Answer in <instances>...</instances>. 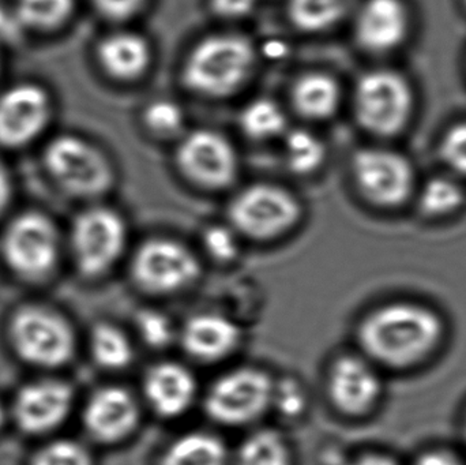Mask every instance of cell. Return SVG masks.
Returning a JSON list of instances; mask_svg holds the SVG:
<instances>
[{
    "instance_id": "30bf717a",
    "label": "cell",
    "mask_w": 466,
    "mask_h": 465,
    "mask_svg": "<svg viewBox=\"0 0 466 465\" xmlns=\"http://www.w3.org/2000/svg\"><path fill=\"white\" fill-rule=\"evenodd\" d=\"M352 174L364 199L383 209L401 207L415 190V169L401 153L382 147L353 156Z\"/></svg>"
},
{
    "instance_id": "44dd1931",
    "label": "cell",
    "mask_w": 466,
    "mask_h": 465,
    "mask_svg": "<svg viewBox=\"0 0 466 465\" xmlns=\"http://www.w3.org/2000/svg\"><path fill=\"white\" fill-rule=\"evenodd\" d=\"M293 104L309 119L323 120L333 116L341 103V89L328 74H307L293 87Z\"/></svg>"
},
{
    "instance_id": "cb8c5ba5",
    "label": "cell",
    "mask_w": 466,
    "mask_h": 465,
    "mask_svg": "<svg viewBox=\"0 0 466 465\" xmlns=\"http://www.w3.org/2000/svg\"><path fill=\"white\" fill-rule=\"evenodd\" d=\"M358 0H290L293 24L306 32H322L341 22L356 8Z\"/></svg>"
},
{
    "instance_id": "e0dca14e",
    "label": "cell",
    "mask_w": 466,
    "mask_h": 465,
    "mask_svg": "<svg viewBox=\"0 0 466 465\" xmlns=\"http://www.w3.org/2000/svg\"><path fill=\"white\" fill-rule=\"evenodd\" d=\"M73 406V390L62 381H38L18 393L14 415L22 430L46 433L67 418Z\"/></svg>"
},
{
    "instance_id": "277c9868",
    "label": "cell",
    "mask_w": 466,
    "mask_h": 465,
    "mask_svg": "<svg viewBox=\"0 0 466 465\" xmlns=\"http://www.w3.org/2000/svg\"><path fill=\"white\" fill-rule=\"evenodd\" d=\"M44 167L57 186L70 196L93 198L114 185V169L108 158L79 136H59L46 144Z\"/></svg>"
},
{
    "instance_id": "60d3db41",
    "label": "cell",
    "mask_w": 466,
    "mask_h": 465,
    "mask_svg": "<svg viewBox=\"0 0 466 465\" xmlns=\"http://www.w3.org/2000/svg\"><path fill=\"white\" fill-rule=\"evenodd\" d=\"M347 465H399L393 459L388 458L383 455H366L361 458L356 459V460L350 461Z\"/></svg>"
},
{
    "instance_id": "d6a6232c",
    "label": "cell",
    "mask_w": 466,
    "mask_h": 465,
    "mask_svg": "<svg viewBox=\"0 0 466 465\" xmlns=\"http://www.w3.org/2000/svg\"><path fill=\"white\" fill-rule=\"evenodd\" d=\"M271 407H274L282 417H300L307 409L306 390L295 379H287L274 382Z\"/></svg>"
},
{
    "instance_id": "f1b7e54d",
    "label": "cell",
    "mask_w": 466,
    "mask_h": 465,
    "mask_svg": "<svg viewBox=\"0 0 466 465\" xmlns=\"http://www.w3.org/2000/svg\"><path fill=\"white\" fill-rule=\"evenodd\" d=\"M322 141L307 130L289 131L285 138V160L295 174L307 175L317 171L325 161Z\"/></svg>"
},
{
    "instance_id": "7a4b0ae2",
    "label": "cell",
    "mask_w": 466,
    "mask_h": 465,
    "mask_svg": "<svg viewBox=\"0 0 466 465\" xmlns=\"http://www.w3.org/2000/svg\"><path fill=\"white\" fill-rule=\"evenodd\" d=\"M254 62V48L246 38L212 35L191 52L185 66V81L199 95L223 97L236 92L248 79Z\"/></svg>"
},
{
    "instance_id": "f35d334b",
    "label": "cell",
    "mask_w": 466,
    "mask_h": 465,
    "mask_svg": "<svg viewBox=\"0 0 466 465\" xmlns=\"http://www.w3.org/2000/svg\"><path fill=\"white\" fill-rule=\"evenodd\" d=\"M415 465H464L456 456L446 450H431L419 458Z\"/></svg>"
},
{
    "instance_id": "ba28073f",
    "label": "cell",
    "mask_w": 466,
    "mask_h": 465,
    "mask_svg": "<svg viewBox=\"0 0 466 465\" xmlns=\"http://www.w3.org/2000/svg\"><path fill=\"white\" fill-rule=\"evenodd\" d=\"M127 245V226L119 213L97 207L74 221L71 246L76 267L87 278L108 272L122 258Z\"/></svg>"
},
{
    "instance_id": "1f68e13d",
    "label": "cell",
    "mask_w": 466,
    "mask_h": 465,
    "mask_svg": "<svg viewBox=\"0 0 466 465\" xmlns=\"http://www.w3.org/2000/svg\"><path fill=\"white\" fill-rule=\"evenodd\" d=\"M32 465H92V458L78 442L56 441L43 448Z\"/></svg>"
},
{
    "instance_id": "e575fe53",
    "label": "cell",
    "mask_w": 466,
    "mask_h": 465,
    "mask_svg": "<svg viewBox=\"0 0 466 465\" xmlns=\"http://www.w3.org/2000/svg\"><path fill=\"white\" fill-rule=\"evenodd\" d=\"M238 235L232 227H209L204 234L205 250L216 261L231 262L238 253Z\"/></svg>"
},
{
    "instance_id": "ab89813d",
    "label": "cell",
    "mask_w": 466,
    "mask_h": 465,
    "mask_svg": "<svg viewBox=\"0 0 466 465\" xmlns=\"http://www.w3.org/2000/svg\"><path fill=\"white\" fill-rule=\"evenodd\" d=\"M11 196H13V182H11L10 172L3 161H0V215L10 204Z\"/></svg>"
},
{
    "instance_id": "9a60e30c",
    "label": "cell",
    "mask_w": 466,
    "mask_h": 465,
    "mask_svg": "<svg viewBox=\"0 0 466 465\" xmlns=\"http://www.w3.org/2000/svg\"><path fill=\"white\" fill-rule=\"evenodd\" d=\"M412 18L404 0H366L356 13L358 43L371 54L397 51L410 35Z\"/></svg>"
},
{
    "instance_id": "83f0119b",
    "label": "cell",
    "mask_w": 466,
    "mask_h": 465,
    "mask_svg": "<svg viewBox=\"0 0 466 465\" xmlns=\"http://www.w3.org/2000/svg\"><path fill=\"white\" fill-rule=\"evenodd\" d=\"M240 126L247 136L259 141L284 133L287 117L281 106L268 98L251 101L240 115Z\"/></svg>"
},
{
    "instance_id": "8d00e7d4",
    "label": "cell",
    "mask_w": 466,
    "mask_h": 465,
    "mask_svg": "<svg viewBox=\"0 0 466 465\" xmlns=\"http://www.w3.org/2000/svg\"><path fill=\"white\" fill-rule=\"evenodd\" d=\"M24 32L13 8L0 5V51L5 46L18 43Z\"/></svg>"
},
{
    "instance_id": "f546056e",
    "label": "cell",
    "mask_w": 466,
    "mask_h": 465,
    "mask_svg": "<svg viewBox=\"0 0 466 465\" xmlns=\"http://www.w3.org/2000/svg\"><path fill=\"white\" fill-rule=\"evenodd\" d=\"M136 327L142 341L156 349L171 346L177 336V328L171 318L167 314L152 308L137 314Z\"/></svg>"
},
{
    "instance_id": "9c48e42d",
    "label": "cell",
    "mask_w": 466,
    "mask_h": 465,
    "mask_svg": "<svg viewBox=\"0 0 466 465\" xmlns=\"http://www.w3.org/2000/svg\"><path fill=\"white\" fill-rule=\"evenodd\" d=\"M130 270L134 283L142 291L171 295L191 286L201 267L193 251L182 243L156 238L137 248Z\"/></svg>"
},
{
    "instance_id": "2e32d148",
    "label": "cell",
    "mask_w": 466,
    "mask_h": 465,
    "mask_svg": "<svg viewBox=\"0 0 466 465\" xmlns=\"http://www.w3.org/2000/svg\"><path fill=\"white\" fill-rule=\"evenodd\" d=\"M84 422L87 433L97 441L106 444L122 441L138 426V403L125 388H103L87 401Z\"/></svg>"
},
{
    "instance_id": "4316f807",
    "label": "cell",
    "mask_w": 466,
    "mask_h": 465,
    "mask_svg": "<svg viewBox=\"0 0 466 465\" xmlns=\"http://www.w3.org/2000/svg\"><path fill=\"white\" fill-rule=\"evenodd\" d=\"M236 465H292L284 437L274 430H259L244 440Z\"/></svg>"
},
{
    "instance_id": "74e56055",
    "label": "cell",
    "mask_w": 466,
    "mask_h": 465,
    "mask_svg": "<svg viewBox=\"0 0 466 465\" xmlns=\"http://www.w3.org/2000/svg\"><path fill=\"white\" fill-rule=\"evenodd\" d=\"M213 7L227 18H243L254 10L257 0H212Z\"/></svg>"
},
{
    "instance_id": "4fadbf2b",
    "label": "cell",
    "mask_w": 466,
    "mask_h": 465,
    "mask_svg": "<svg viewBox=\"0 0 466 465\" xmlns=\"http://www.w3.org/2000/svg\"><path fill=\"white\" fill-rule=\"evenodd\" d=\"M183 174L207 188H223L238 175V156L228 139L210 130L188 134L177 149Z\"/></svg>"
},
{
    "instance_id": "7c38bea8",
    "label": "cell",
    "mask_w": 466,
    "mask_h": 465,
    "mask_svg": "<svg viewBox=\"0 0 466 465\" xmlns=\"http://www.w3.org/2000/svg\"><path fill=\"white\" fill-rule=\"evenodd\" d=\"M8 265L26 278H43L54 269L59 239L54 224L40 213H25L8 227L3 240Z\"/></svg>"
},
{
    "instance_id": "6da1fadb",
    "label": "cell",
    "mask_w": 466,
    "mask_h": 465,
    "mask_svg": "<svg viewBox=\"0 0 466 465\" xmlns=\"http://www.w3.org/2000/svg\"><path fill=\"white\" fill-rule=\"evenodd\" d=\"M445 336V324L432 308L415 302H391L375 308L359 325L367 359L389 369H410L429 359Z\"/></svg>"
},
{
    "instance_id": "5b68a950",
    "label": "cell",
    "mask_w": 466,
    "mask_h": 465,
    "mask_svg": "<svg viewBox=\"0 0 466 465\" xmlns=\"http://www.w3.org/2000/svg\"><path fill=\"white\" fill-rule=\"evenodd\" d=\"M10 332L19 357L41 368L65 365L76 351V336L70 325L49 308H21L14 316Z\"/></svg>"
},
{
    "instance_id": "f6af8a7d",
    "label": "cell",
    "mask_w": 466,
    "mask_h": 465,
    "mask_svg": "<svg viewBox=\"0 0 466 465\" xmlns=\"http://www.w3.org/2000/svg\"><path fill=\"white\" fill-rule=\"evenodd\" d=\"M464 5H465V10H466V0H464Z\"/></svg>"
},
{
    "instance_id": "3957f363",
    "label": "cell",
    "mask_w": 466,
    "mask_h": 465,
    "mask_svg": "<svg viewBox=\"0 0 466 465\" xmlns=\"http://www.w3.org/2000/svg\"><path fill=\"white\" fill-rule=\"evenodd\" d=\"M353 101L361 127L378 136L404 131L415 111L412 85L401 73L389 68L364 74L356 85Z\"/></svg>"
},
{
    "instance_id": "484cf974",
    "label": "cell",
    "mask_w": 466,
    "mask_h": 465,
    "mask_svg": "<svg viewBox=\"0 0 466 465\" xmlns=\"http://www.w3.org/2000/svg\"><path fill=\"white\" fill-rule=\"evenodd\" d=\"M419 207L429 217H446L461 209L464 187L453 177H432L419 191Z\"/></svg>"
},
{
    "instance_id": "4dcf8cb0",
    "label": "cell",
    "mask_w": 466,
    "mask_h": 465,
    "mask_svg": "<svg viewBox=\"0 0 466 465\" xmlns=\"http://www.w3.org/2000/svg\"><path fill=\"white\" fill-rule=\"evenodd\" d=\"M147 127L160 136H172L185 125V114L180 106L171 100H157L145 111Z\"/></svg>"
},
{
    "instance_id": "8fae6325",
    "label": "cell",
    "mask_w": 466,
    "mask_h": 465,
    "mask_svg": "<svg viewBox=\"0 0 466 465\" xmlns=\"http://www.w3.org/2000/svg\"><path fill=\"white\" fill-rule=\"evenodd\" d=\"M54 115L51 95L43 85L19 82L0 93V147L21 149L43 136Z\"/></svg>"
},
{
    "instance_id": "603a6c76",
    "label": "cell",
    "mask_w": 466,
    "mask_h": 465,
    "mask_svg": "<svg viewBox=\"0 0 466 465\" xmlns=\"http://www.w3.org/2000/svg\"><path fill=\"white\" fill-rule=\"evenodd\" d=\"M13 10L25 32L49 33L70 21L76 0H15Z\"/></svg>"
},
{
    "instance_id": "d4e9b609",
    "label": "cell",
    "mask_w": 466,
    "mask_h": 465,
    "mask_svg": "<svg viewBox=\"0 0 466 465\" xmlns=\"http://www.w3.org/2000/svg\"><path fill=\"white\" fill-rule=\"evenodd\" d=\"M90 352L101 368L123 370L134 359V347L122 328L108 322L98 324L90 335Z\"/></svg>"
},
{
    "instance_id": "5bb4252c",
    "label": "cell",
    "mask_w": 466,
    "mask_h": 465,
    "mask_svg": "<svg viewBox=\"0 0 466 465\" xmlns=\"http://www.w3.org/2000/svg\"><path fill=\"white\" fill-rule=\"evenodd\" d=\"M328 393L331 404L348 417L369 414L382 396V381L367 358L344 355L329 371Z\"/></svg>"
},
{
    "instance_id": "836d02e7",
    "label": "cell",
    "mask_w": 466,
    "mask_h": 465,
    "mask_svg": "<svg viewBox=\"0 0 466 465\" xmlns=\"http://www.w3.org/2000/svg\"><path fill=\"white\" fill-rule=\"evenodd\" d=\"M440 152L451 171L466 177V120L451 126L446 131L441 141Z\"/></svg>"
},
{
    "instance_id": "52a82bcc",
    "label": "cell",
    "mask_w": 466,
    "mask_h": 465,
    "mask_svg": "<svg viewBox=\"0 0 466 465\" xmlns=\"http://www.w3.org/2000/svg\"><path fill=\"white\" fill-rule=\"evenodd\" d=\"M300 205L292 194L271 185H255L233 199L229 221L238 235L270 240L289 231L300 218Z\"/></svg>"
},
{
    "instance_id": "ac0fdd59",
    "label": "cell",
    "mask_w": 466,
    "mask_h": 465,
    "mask_svg": "<svg viewBox=\"0 0 466 465\" xmlns=\"http://www.w3.org/2000/svg\"><path fill=\"white\" fill-rule=\"evenodd\" d=\"M179 340L188 357L213 363L226 359L238 349L241 333L232 319L221 314L202 313L186 321Z\"/></svg>"
},
{
    "instance_id": "7bdbcfd3",
    "label": "cell",
    "mask_w": 466,
    "mask_h": 465,
    "mask_svg": "<svg viewBox=\"0 0 466 465\" xmlns=\"http://www.w3.org/2000/svg\"><path fill=\"white\" fill-rule=\"evenodd\" d=\"M0 52H2V51H0ZM2 66H3L2 65V56H0V73H2Z\"/></svg>"
},
{
    "instance_id": "d590c367",
    "label": "cell",
    "mask_w": 466,
    "mask_h": 465,
    "mask_svg": "<svg viewBox=\"0 0 466 465\" xmlns=\"http://www.w3.org/2000/svg\"><path fill=\"white\" fill-rule=\"evenodd\" d=\"M92 2L106 18L126 19L136 15L147 0H92Z\"/></svg>"
},
{
    "instance_id": "7402d4cb",
    "label": "cell",
    "mask_w": 466,
    "mask_h": 465,
    "mask_svg": "<svg viewBox=\"0 0 466 465\" xmlns=\"http://www.w3.org/2000/svg\"><path fill=\"white\" fill-rule=\"evenodd\" d=\"M226 444L209 433L185 434L175 440L161 458L160 465H227Z\"/></svg>"
},
{
    "instance_id": "b9f144b4",
    "label": "cell",
    "mask_w": 466,
    "mask_h": 465,
    "mask_svg": "<svg viewBox=\"0 0 466 465\" xmlns=\"http://www.w3.org/2000/svg\"><path fill=\"white\" fill-rule=\"evenodd\" d=\"M3 420H5V411H3L2 404H0V425H2Z\"/></svg>"
},
{
    "instance_id": "d6986e66",
    "label": "cell",
    "mask_w": 466,
    "mask_h": 465,
    "mask_svg": "<svg viewBox=\"0 0 466 465\" xmlns=\"http://www.w3.org/2000/svg\"><path fill=\"white\" fill-rule=\"evenodd\" d=\"M144 395L156 414L163 418L180 417L196 400V377L180 363H157L145 374Z\"/></svg>"
},
{
    "instance_id": "8992f818",
    "label": "cell",
    "mask_w": 466,
    "mask_h": 465,
    "mask_svg": "<svg viewBox=\"0 0 466 465\" xmlns=\"http://www.w3.org/2000/svg\"><path fill=\"white\" fill-rule=\"evenodd\" d=\"M274 381L258 369L221 376L205 396V411L216 422L241 426L254 422L271 407Z\"/></svg>"
},
{
    "instance_id": "ffe728a7",
    "label": "cell",
    "mask_w": 466,
    "mask_h": 465,
    "mask_svg": "<svg viewBox=\"0 0 466 465\" xmlns=\"http://www.w3.org/2000/svg\"><path fill=\"white\" fill-rule=\"evenodd\" d=\"M98 62L114 78H138L147 70L152 59L149 44L137 33L109 35L98 45Z\"/></svg>"
},
{
    "instance_id": "ee69618b",
    "label": "cell",
    "mask_w": 466,
    "mask_h": 465,
    "mask_svg": "<svg viewBox=\"0 0 466 465\" xmlns=\"http://www.w3.org/2000/svg\"><path fill=\"white\" fill-rule=\"evenodd\" d=\"M464 431H465V439H466V418H465V423H464Z\"/></svg>"
}]
</instances>
